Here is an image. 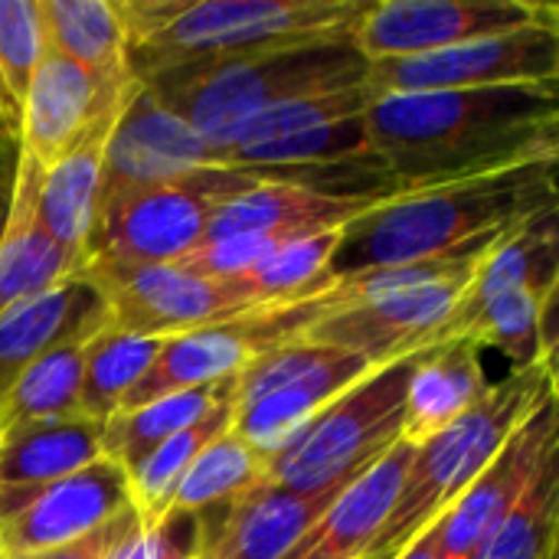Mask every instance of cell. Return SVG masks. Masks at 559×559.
<instances>
[{
	"instance_id": "1",
	"label": "cell",
	"mask_w": 559,
	"mask_h": 559,
	"mask_svg": "<svg viewBox=\"0 0 559 559\" xmlns=\"http://www.w3.org/2000/svg\"><path fill=\"white\" fill-rule=\"evenodd\" d=\"M364 124L370 154L406 190L559 157L557 85L380 95Z\"/></svg>"
},
{
	"instance_id": "2",
	"label": "cell",
	"mask_w": 559,
	"mask_h": 559,
	"mask_svg": "<svg viewBox=\"0 0 559 559\" xmlns=\"http://www.w3.org/2000/svg\"><path fill=\"white\" fill-rule=\"evenodd\" d=\"M557 210V157L380 200L341 229L334 278L475 255L514 226Z\"/></svg>"
},
{
	"instance_id": "3",
	"label": "cell",
	"mask_w": 559,
	"mask_h": 559,
	"mask_svg": "<svg viewBox=\"0 0 559 559\" xmlns=\"http://www.w3.org/2000/svg\"><path fill=\"white\" fill-rule=\"evenodd\" d=\"M373 0H121L131 75L311 43H350Z\"/></svg>"
},
{
	"instance_id": "4",
	"label": "cell",
	"mask_w": 559,
	"mask_h": 559,
	"mask_svg": "<svg viewBox=\"0 0 559 559\" xmlns=\"http://www.w3.org/2000/svg\"><path fill=\"white\" fill-rule=\"evenodd\" d=\"M370 62L354 43H311L206 62H177L138 75V82L183 118L219 154L259 111L341 85L367 82Z\"/></svg>"
},
{
	"instance_id": "5",
	"label": "cell",
	"mask_w": 559,
	"mask_h": 559,
	"mask_svg": "<svg viewBox=\"0 0 559 559\" xmlns=\"http://www.w3.org/2000/svg\"><path fill=\"white\" fill-rule=\"evenodd\" d=\"M554 396L557 357L511 370L504 380L488 383L472 409L416 445L403 495L370 559H393L423 531H429L445 514V508L455 504V498L491 465L504 442Z\"/></svg>"
},
{
	"instance_id": "6",
	"label": "cell",
	"mask_w": 559,
	"mask_h": 559,
	"mask_svg": "<svg viewBox=\"0 0 559 559\" xmlns=\"http://www.w3.org/2000/svg\"><path fill=\"white\" fill-rule=\"evenodd\" d=\"M419 354L373 367L334 396L269 459V481L298 495H321L347 485L393 449L403 432L406 390Z\"/></svg>"
},
{
	"instance_id": "7",
	"label": "cell",
	"mask_w": 559,
	"mask_h": 559,
	"mask_svg": "<svg viewBox=\"0 0 559 559\" xmlns=\"http://www.w3.org/2000/svg\"><path fill=\"white\" fill-rule=\"evenodd\" d=\"M252 183L255 177L239 167H206L183 180L105 193L85 242V265L183 262L206 242L213 210Z\"/></svg>"
},
{
	"instance_id": "8",
	"label": "cell",
	"mask_w": 559,
	"mask_h": 559,
	"mask_svg": "<svg viewBox=\"0 0 559 559\" xmlns=\"http://www.w3.org/2000/svg\"><path fill=\"white\" fill-rule=\"evenodd\" d=\"M373 367L341 347L285 341L229 383L233 429L269 462L305 423Z\"/></svg>"
},
{
	"instance_id": "9",
	"label": "cell",
	"mask_w": 559,
	"mask_h": 559,
	"mask_svg": "<svg viewBox=\"0 0 559 559\" xmlns=\"http://www.w3.org/2000/svg\"><path fill=\"white\" fill-rule=\"evenodd\" d=\"M108 324L141 337H177L262 308L239 282L203 278L183 265H85Z\"/></svg>"
},
{
	"instance_id": "10",
	"label": "cell",
	"mask_w": 559,
	"mask_h": 559,
	"mask_svg": "<svg viewBox=\"0 0 559 559\" xmlns=\"http://www.w3.org/2000/svg\"><path fill=\"white\" fill-rule=\"evenodd\" d=\"M527 26H559V10L527 0H373L350 43L367 62H383L429 56Z\"/></svg>"
},
{
	"instance_id": "11",
	"label": "cell",
	"mask_w": 559,
	"mask_h": 559,
	"mask_svg": "<svg viewBox=\"0 0 559 559\" xmlns=\"http://www.w3.org/2000/svg\"><path fill=\"white\" fill-rule=\"evenodd\" d=\"M308 324H311V301H298V305H278V308H255L249 314L167 337L151 370L124 396L118 413L138 409L151 400H160L180 390L226 383L239 377L252 360L269 354L272 347L295 341Z\"/></svg>"
},
{
	"instance_id": "12",
	"label": "cell",
	"mask_w": 559,
	"mask_h": 559,
	"mask_svg": "<svg viewBox=\"0 0 559 559\" xmlns=\"http://www.w3.org/2000/svg\"><path fill=\"white\" fill-rule=\"evenodd\" d=\"M557 79L559 26H527L429 56L383 59L370 62L367 72L373 98L498 85H557Z\"/></svg>"
},
{
	"instance_id": "13",
	"label": "cell",
	"mask_w": 559,
	"mask_h": 559,
	"mask_svg": "<svg viewBox=\"0 0 559 559\" xmlns=\"http://www.w3.org/2000/svg\"><path fill=\"white\" fill-rule=\"evenodd\" d=\"M128 508V472L102 455L59 481L0 491V550L3 557L46 554L98 531Z\"/></svg>"
},
{
	"instance_id": "14",
	"label": "cell",
	"mask_w": 559,
	"mask_h": 559,
	"mask_svg": "<svg viewBox=\"0 0 559 559\" xmlns=\"http://www.w3.org/2000/svg\"><path fill=\"white\" fill-rule=\"evenodd\" d=\"M475 269L455 278L432 282V285L383 295L354 308L328 311L314 318L298 337L311 344H331V347L350 350L364 357L370 367H383L400 357L419 354L426 347L442 344V331L449 318L455 314Z\"/></svg>"
},
{
	"instance_id": "15",
	"label": "cell",
	"mask_w": 559,
	"mask_h": 559,
	"mask_svg": "<svg viewBox=\"0 0 559 559\" xmlns=\"http://www.w3.org/2000/svg\"><path fill=\"white\" fill-rule=\"evenodd\" d=\"M557 396L547 400L491 459V465L432 524L439 559H478L495 531L518 508L540 465L559 449Z\"/></svg>"
},
{
	"instance_id": "16",
	"label": "cell",
	"mask_w": 559,
	"mask_h": 559,
	"mask_svg": "<svg viewBox=\"0 0 559 559\" xmlns=\"http://www.w3.org/2000/svg\"><path fill=\"white\" fill-rule=\"evenodd\" d=\"M216 167L213 147L183 118L167 111L138 79L128 88L102 170V193L124 187H151L183 180L197 170Z\"/></svg>"
},
{
	"instance_id": "17",
	"label": "cell",
	"mask_w": 559,
	"mask_h": 559,
	"mask_svg": "<svg viewBox=\"0 0 559 559\" xmlns=\"http://www.w3.org/2000/svg\"><path fill=\"white\" fill-rule=\"evenodd\" d=\"M239 170L252 174L255 183L213 210L206 242L229 239V236H265L285 242L314 233H334L383 200V197L324 193L298 180H288L272 167H239Z\"/></svg>"
},
{
	"instance_id": "18",
	"label": "cell",
	"mask_w": 559,
	"mask_h": 559,
	"mask_svg": "<svg viewBox=\"0 0 559 559\" xmlns=\"http://www.w3.org/2000/svg\"><path fill=\"white\" fill-rule=\"evenodd\" d=\"M131 82L124 88H108L75 62L46 52L20 105V118H16L20 154H26L39 170H49L85 138V131L111 105L121 102Z\"/></svg>"
},
{
	"instance_id": "19",
	"label": "cell",
	"mask_w": 559,
	"mask_h": 559,
	"mask_svg": "<svg viewBox=\"0 0 559 559\" xmlns=\"http://www.w3.org/2000/svg\"><path fill=\"white\" fill-rule=\"evenodd\" d=\"M416 445L396 442L357 472L285 559H370L403 495Z\"/></svg>"
},
{
	"instance_id": "20",
	"label": "cell",
	"mask_w": 559,
	"mask_h": 559,
	"mask_svg": "<svg viewBox=\"0 0 559 559\" xmlns=\"http://www.w3.org/2000/svg\"><path fill=\"white\" fill-rule=\"evenodd\" d=\"M341 488L298 495L265 478L219 518H200L203 547L197 559H285Z\"/></svg>"
},
{
	"instance_id": "21",
	"label": "cell",
	"mask_w": 559,
	"mask_h": 559,
	"mask_svg": "<svg viewBox=\"0 0 559 559\" xmlns=\"http://www.w3.org/2000/svg\"><path fill=\"white\" fill-rule=\"evenodd\" d=\"M105 324L102 292L82 272L7 311L0 318V400L33 360L62 344L88 341Z\"/></svg>"
},
{
	"instance_id": "22",
	"label": "cell",
	"mask_w": 559,
	"mask_h": 559,
	"mask_svg": "<svg viewBox=\"0 0 559 559\" xmlns=\"http://www.w3.org/2000/svg\"><path fill=\"white\" fill-rule=\"evenodd\" d=\"M121 102L111 105L62 160H56L49 170H39L36 219L46 229V236L79 265V272L85 265V242H88L95 210H98V193H102L105 151H108Z\"/></svg>"
},
{
	"instance_id": "23",
	"label": "cell",
	"mask_w": 559,
	"mask_h": 559,
	"mask_svg": "<svg viewBox=\"0 0 559 559\" xmlns=\"http://www.w3.org/2000/svg\"><path fill=\"white\" fill-rule=\"evenodd\" d=\"M36 183L39 167L16 147L7 213L0 226V318L16 305L79 275V265L46 236L36 219Z\"/></svg>"
},
{
	"instance_id": "24",
	"label": "cell",
	"mask_w": 559,
	"mask_h": 559,
	"mask_svg": "<svg viewBox=\"0 0 559 559\" xmlns=\"http://www.w3.org/2000/svg\"><path fill=\"white\" fill-rule=\"evenodd\" d=\"M485 390L488 377L481 367V350L472 341L452 337L426 347L409 377L400 439L409 445H423L426 439L452 426L465 409H472Z\"/></svg>"
},
{
	"instance_id": "25",
	"label": "cell",
	"mask_w": 559,
	"mask_h": 559,
	"mask_svg": "<svg viewBox=\"0 0 559 559\" xmlns=\"http://www.w3.org/2000/svg\"><path fill=\"white\" fill-rule=\"evenodd\" d=\"M105 423L75 416L52 423H29L0 432V491H26L59 481L95 459L102 449Z\"/></svg>"
},
{
	"instance_id": "26",
	"label": "cell",
	"mask_w": 559,
	"mask_h": 559,
	"mask_svg": "<svg viewBox=\"0 0 559 559\" xmlns=\"http://www.w3.org/2000/svg\"><path fill=\"white\" fill-rule=\"evenodd\" d=\"M49 52L75 62L108 88H124L131 75L128 26L108 0H43Z\"/></svg>"
},
{
	"instance_id": "27",
	"label": "cell",
	"mask_w": 559,
	"mask_h": 559,
	"mask_svg": "<svg viewBox=\"0 0 559 559\" xmlns=\"http://www.w3.org/2000/svg\"><path fill=\"white\" fill-rule=\"evenodd\" d=\"M233 423V403L229 396L213 406L200 423L187 426L183 432L170 436L167 442H160L154 452H147L144 459H138L134 465H128V498H131V511L138 514V521L144 527L160 524L170 508H174V495L183 481V475L190 472V465L197 462V455L219 436L226 432Z\"/></svg>"
},
{
	"instance_id": "28",
	"label": "cell",
	"mask_w": 559,
	"mask_h": 559,
	"mask_svg": "<svg viewBox=\"0 0 559 559\" xmlns=\"http://www.w3.org/2000/svg\"><path fill=\"white\" fill-rule=\"evenodd\" d=\"M269 462L233 429L219 432L190 465V472L183 475L177 495H174V508L170 511H183V514H197V518H219L223 511H229L242 495H249L252 488H259L269 475H265Z\"/></svg>"
},
{
	"instance_id": "29",
	"label": "cell",
	"mask_w": 559,
	"mask_h": 559,
	"mask_svg": "<svg viewBox=\"0 0 559 559\" xmlns=\"http://www.w3.org/2000/svg\"><path fill=\"white\" fill-rule=\"evenodd\" d=\"M160 347V337H141L111 324L95 331L82 347V416L108 423L144 380Z\"/></svg>"
},
{
	"instance_id": "30",
	"label": "cell",
	"mask_w": 559,
	"mask_h": 559,
	"mask_svg": "<svg viewBox=\"0 0 559 559\" xmlns=\"http://www.w3.org/2000/svg\"><path fill=\"white\" fill-rule=\"evenodd\" d=\"M229 383L233 380L200 386V390H180V393L151 400V403L138 406V409L115 413L105 423V436H102L105 455L115 459L121 468L134 465L138 459L154 452L160 442H167L170 436H177L187 426L200 423L213 406H219L229 396Z\"/></svg>"
},
{
	"instance_id": "31",
	"label": "cell",
	"mask_w": 559,
	"mask_h": 559,
	"mask_svg": "<svg viewBox=\"0 0 559 559\" xmlns=\"http://www.w3.org/2000/svg\"><path fill=\"white\" fill-rule=\"evenodd\" d=\"M82 347L85 341L43 354L7 386L0 400V432L82 416Z\"/></svg>"
},
{
	"instance_id": "32",
	"label": "cell",
	"mask_w": 559,
	"mask_h": 559,
	"mask_svg": "<svg viewBox=\"0 0 559 559\" xmlns=\"http://www.w3.org/2000/svg\"><path fill=\"white\" fill-rule=\"evenodd\" d=\"M337 242H341V229L314 233V236H301V239H285L255 269H249L236 282L262 308L311 301L334 282L331 262H334Z\"/></svg>"
},
{
	"instance_id": "33",
	"label": "cell",
	"mask_w": 559,
	"mask_h": 559,
	"mask_svg": "<svg viewBox=\"0 0 559 559\" xmlns=\"http://www.w3.org/2000/svg\"><path fill=\"white\" fill-rule=\"evenodd\" d=\"M373 92L367 82L357 85H341V88H328V92H314V95H298L288 102H278L265 111H259L255 118H249L233 138L229 144L219 151H236V147H252V144H269V141H282V138H295V134H308L328 124H337L344 118H357L370 108ZM216 154V160H219Z\"/></svg>"
},
{
	"instance_id": "34",
	"label": "cell",
	"mask_w": 559,
	"mask_h": 559,
	"mask_svg": "<svg viewBox=\"0 0 559 559\" xmlns=\"http://www.w3.org/2000/svg\"><path fill=\"white\" fill-rule=\"evenodd\" d=\"M559 452V449H557ZM557 452L540 465L537 478L495 531L478 559H554L559 531V462Z\"/></svg>"
},
{
	"instance_id": "35",
	"label": "cell",
	"mask_w": 559,
	"mask_h": 559,
	"mask_svg": "<svg viewBox=\"0 0 559 559\" xmlns=\"http://www.w3.org/2000/svg\"><path fill=\"white\" fill-rule=\"evenodd\" d=\"M46 52L43 0H0V108L13 134L23 95Z\"/></svg>"
},
{
	"instance_id": "36",
	"label": "cell",
	"mask_w": 559,
	"mask_h": 559,
	"mask_svg": "<svg viewBox=\"0 0 559 559\" xmlns=\"http://www.w3.org/2000/svg\"><path fill=\"white\" fill-rule=\"evenodd\" d=\"M203 547V524L197 514L170 511L160 524L138 527L105 559H197Z\"/></svg>"
},
{
	"instance_id": "37",
	"label": "cell",
	"mask_w": 559,
	"mask_h": 559,
	"mask_svg": "<svg viewBox=\"0 0 559 559\" xmlns=\"http://www.w3.org/2000/svg\"><path fill=\"white\" fill-rule=\"evenodd\" d=\"M138 527V514L128 508L121 511L118 518H111L108 524H102L98 531L66 544V547H56V550H46V554H26V557H3V559H105L131 531Z\"/></svg>"
},
{
	"instance_id": "38",
	"label": "cell",
	"mask_w": 559,
	"mask_h": 559,
	"mask_svg": "<svg viewBox=\"0 0 559 559\" xmlns=\"http://www.w3.org/2000/svg\"><path fill=\"white\" fill-rule=\"evenodd\" d=\"M393 559H439V550H436V534H432V527L429 531H423L403 554H396Z\"/></svg>"
},
{
	"instance_id": "39",
	"label": "cell",
	"mask_w": 559,
	"mask_h": 559,
	"mask_svg": "<svg viewBox=\"0 0 559 559\" xmlns=\"http://www.w3.org/2000/svg\"><path fill=\"white\" fill-rule=\"evenodd\" d=\"M16 157V134L7 128V121L0 118V164Z\"/></svg>"
},
{
	"instance_id": "40",
	"label": "cell",
	"mask_w": 559,
	"mask_h": 559,
	"mask_svg": "<svg viewBox=\"0 0 559 559\" xmlns=\"http://www.w3.org/2000/svg\"><path fill=\"white\" fill-rule=\"evenodd\" d=\"M0 118H3V108H0ZM3 121H7V118H3ZM7 128H10V124H7Z\"/></svg>"
},
{
	"instance_id": "41",
	"label": "cell",
	"mask_w": 559,
	"mask_h": 559,
	"mask_svg": "<svg viewBox=\"0 0 559 559\" xmlns=\"http://www.w3.org/2000/svg\"><path fill=\"white\" fill-rule=\"evenodd\" d=\"M0 559H3V554H0Z\"/></svg>"
},
{
	"instance_id": "42",
	"label": "cell",
	"mask_w": 559,
	"mask_h": 559,
	"mask_svg": "<svg viewBox=\"0 0 559 559\" xmlns=\"http://www.w3.org/2000/svg\"><path fill=\"white\" fill-rule=\"evenodd\" d=\"M554 559H559V557H554Z\"/></svg>"
},
{
	"instance_id": "43",
	"label": "cell",
	"mask_w": 559,
	"mask_h": 559,
	"mask_svg": "<svg viewBox=\"0 0 559 559\" xmlns=\"http://www.w3.org/2000/svg\"><path fill=\"white\" fill-rule=\"evenodd\" d=\"M0 554H3V550H0Z\"/></svg>"
}]
</instances>
